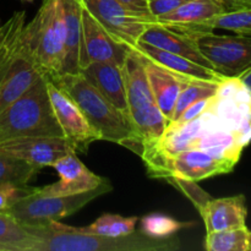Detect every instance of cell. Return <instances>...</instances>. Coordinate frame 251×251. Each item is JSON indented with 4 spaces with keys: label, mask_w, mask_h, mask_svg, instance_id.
<instances>
[{
    "label": "cell",
    "mask_w": 251,
    "mask_h": 251,
    "mask_svg": "<svg viewBox=\"0 0 251 251\" xmlns=\"http://www.w3.org/2000/svg\"><path fill=\"white\" fill-rule=\"evenodd\" d=\"M21 136H63L43 75L25 95L0 112V142Z\"/></svg>",
    "instance_id": "cell-4"
},
{
    "label": "cell",
    "mask_w": 251,
    "mask_h": 251,
    "mask_svg": "<svg viewBox=\"0 0 251 251\" xmlns=\"http://www.w3.org/2000/svg\"><path fill=\"white\" fill-rule=\"evenodd\" d=\"M234 164L215 158L201 150H186L164 158L149 173L152 178H178L198 181L227 174L234 169Z\"/></svg>",
    "instance_id": "cell-9"
},
{
    "label": "cell",
    "mask_w": 251,
    "mask_h": 251,
    "mask_svg": "<svg viewBox=\"0 0 251 251\" xmlns=\"http://www.w3.org/2000/svg\"><path fill=\"white\" fill-rule=\"evenodd\" d=\"M130 50L136 53L140 58L145 60L152 61L176 75L184 76V77L190 78H200V80L208 81H217L222 82L226 80L225 76L220 75L215 70L206 66L196 64L184 56L176 55V54L169 53V51L163 50V49L156 48L153 46H150L147 43L137 42Z\"/></svg>",
    "instance_id": "cell-17"
},
{
    "label": "cell",
    "mask_w": 251,
    "mask_h": 251,
    "mask_svg": "<svg viewBox=\"0 0 251 251\" xmlns=\"http://www.w3.org/2000/svg\"><path fill=\"white\" fill-rule=\"evenodd\" d=\"M225 11L222 0H189L169 14L157 17V22L198 38L199 26Z\"/></svg>",
    "instance_id": "cell-14"
},
{
    "label": "cell",
    "mask_w": 251,
    "mask_h": 251,
    "mask_svg": "<svg viewBox=\"0 0 251 251\" xmlns=\"http://www.w3.org/2000/svg\"><path fill=\"white\" fill-rule=\"evenodd\" d=\"M22 1H28V2H31V1H33V0H22Z\"/></svg>",
    "instance_id": "cell-35"
},
{
    "label": "cell",
    "mask_w": 251,
    "mask_h": 251,
    "mask_svg": "<svg viewBox=\"0 0 251 251\" xmlns=\"http://www.w3.org/2000/svg\"><path fill=\"white\" fill-rule=\"evenodd\" d=\"M118 1L135 12L142 15H151L149 10V0H118Z\"/></svg>",
    "instance_id": "cell-31"
},
{
    "label": "cell",
    "mask_w": 251,
    "mask_h": 251,
    "mask_svg": "<svg viewBox=\"0 0 251 251\" xmlns=\"http://www.w3.org/2000/svg\"><path fill=\"white\" fill-rule=\"evenodd\" d=\"M43 75L36 55L33 24L24 22L10 34L0 53V112Z\"/></svg>",
    "instance_id": "cell-3"
},
{
    "label": "cell",
    "mask_w": 251,
    "mask_h": 251,
    "mask_svg": "<svg viewBox=\"0 0 251 251\" xmlns=\"http://www.w3.org/2000/svg\"><path fill=\"white\" fill-rule=\"evenodd\" d=\"M27 227V226H26ZM37 237L34 251H176L180 249L176 237L152 238L132 232L123 237L91 234L82 228L71 227L59 221L39 227H27Z\"/></svg>",
    "instance_id": "cell-1"
},
{
    "label": "cell",
    "mask_w": 251,
    "mask_h": 251,
    "mask_svg": "<svg viewBox=\"0 0 251 251\" xmlns=\"http://www.w3.org/2000/svg\"><path fill=\"white\" fill-rule=\"evenodd\" d=\"M59 174V181L37 188L44 195H75L86 193L102 185L107 179L91 172L76 156L75 151L69 152L53 163Z\"/></svg>",
    "instance_id": "cell-13"
},
{
    "label": "cell",
    "mask_w": 251,
    "mask_h": 251,
    "mask_svg": "<svg viewBox=\"0 0 251 251\" xmlns=\"http://www.w3.org/2000/svg\"><path fill=\"white\" fill-rule=\"evenodd\" d=\"M81 2L109 36L127 49L139 42L149 25L157 22L154 16L132 11L118 0H81Z\"/></svg>",
    "instance_id": "cell-8"
},
{
    "label": "cell",
    "mask_w": 251,
    "mask_h": 251,
    "mask_svg": "<svg viewBox=\"0 0 251 251\" xmlns=\"http://www.w3.org/2000/svg\"><path fill=\"white\" fill-rule=\"evenodd\" d=\"M80 73L122 113L129 118L124 76L120 66L113 63H91Z\"/></svg>",
    "instance_id": "cell-19"
},
{
    "label": "cell",
    "mask_w": 251,
    "mask_h": 251,
    "mask_svg": "<svg viewBox=\"0 0 251 251\" xmlns=\"http://www.w3.org/2000/svg\"><path fill=\"white\" fill-rule=\"evenodd\" d=\"M207 251H251V230L247 226L206 234Z\"/></svg>",
    "instance_id": "cell-24"
},
{
    "label": "cell",
    "mask_w": 251,
    "mask_h": 251,
    "mask_svg": "<svg viewBox=\"0 0 251 251\" xmlns=\"http://www.w3.org/2000/svg\"><path fill=\"white\" fill-rule=\"evenodd\" d=\"M48 78L73 98L100 140L114 142L139 156L141 154L142 144L129 118L113 105L82 74L66 73Z\"/></svg>",
    "instance_id": "cell-2"
},
{
    "label": "cell",
    "mask_w": 251,
    "mask_h": 251,
    "mask_svg": "<svg viewBox=\"0 0 251 251\" xmlns=\"http://www.w3.org/2000/svg\"><path fill=\"white\" fill-rule=\"evenodd\" d=\"M112 189L108 179L93 190L75 195H44L33 188L28 195L15 201L6 212L24 226L39 227L74 215L92 200L112 191Z\"/></svg>",
    "instance_id": "cell-5"
},
{
    "label": "cell",
    "mask_w": 251,
    "mask_h": 251,
    "mask_svg": "<svg viewBox=\"0 0 251 251\" xmlns=\"http://www.w3.org/2000/svg\"><path fill=\"white\" fill-rule=\"evenodd\" d=\"M139 218L137 217H123L119 215L104 213L98 217L92 225L82 227V230L91 234L107 235V237H123L135 232Z\"/></svg>",
    "instance_id": "cell-27"
},
{
    "label": "cell",
    "mask_w": 251,
    "mask_h": 251,
    "mask_svg": "<svg viewBox=\"0 0 251 251\" xmlns=\"http://www.w3.org/2000/svg\"><path fill=\"white\" fill-rule=\"evenodd\" d=\"M222 82L200 80V78H188V81L184 85L183 90H181L180 95H179L178 100H176V108H174V113L171 122L178 119L183 114L184 110L188 107H190L191 104H194V103L199 102L201 100L213 97L218 92Z\"/></svg>",
    "instance_id": "cell-25"
},
{
    "label": "cell",
    "mask_w": 251,
    "mask_h": 251,
    "mask_svg": "<svg viewBox=\"0 0 251 251\" xmlns=\"http://www.w3.org/2000/svg\"><path fill=\"white\" fill-rule=\"evenodd\" d=\"M199 49L211 68L226 78H239L251 70V37L213 32L196 38Z\"/></svg>",
    "instance_id": "cell-6"
},
{
    "label": "cell",
    "mask_w": 251,
    "mask_h": 251,
    "mask_svg": "<svg viewBox=\"0 0 251 251\" xmlns=\"http://www.w3.org/2000/svg\"><path fill=\"white\" fill-rule=\"evenodd\" d=\"M139 42L147 43L156 48L169 51V53L176 54V55L184 56L194 63L212 69L210 63L206 60V58L199 49L198 44H196V38L158 24V22L149 25L140 36Z\"/></svg>",
    "instance_id": "cell-15"
},
{
    "label": "cell",
    "mask_w": 251,
    "mask_h": 251,
    "mask_svg": "<svg viewBox=\"0 0 251 251\" xmlns=\"http://www.w3.org/2000/svg\"><path fill=\"white\" fill-rule=\"evenodd\" d=\"M122 70L124 76L125 91H126L127 107H129L127 115L156 105L150 87L149 77L145 70L144 60L130 49L125 56Z\"/></svg>",
    "instance_id": "cell-20"
},
{
    "label": "cell",
    "mask_w": 251,
    "mask_h": 251,
    "mask_svg": "<svg viewBox=\"0 0 251 251\" xmlns=\"http://www.w3.org/2000/svg\"><path fill=\"white\" fill-rule=\"evenodd\" d=\"M24 22H26V12H25V11H19V16H17V20H16V22H15L14 27H12V28H11V31H10V33L7 34V36H6V38H5L4 41H2L1 43H0V53H1V49H2V47H4L5 42H6V39L9 38V36H10V34H11L12 32H14V29L16 28L17 26H20V25H21V24H24Z\"/></svg>",
    "instance_id": "cell-33"
},
{
    "label": "cell",
    "mask_w": 251,
    "mask_h": 251,
    "mask_svg": "<svg viewBox=\"0 0 251 251\" xmlns=\"http://www.w3.org/2000/svg\"><path fill=\"white\" fill-rule=\"evenodd\" d=\"M215 29H227L235 34L251 37V9L229 10L199 26V34L213 32Z\"/></svg>",
    "instance_id": "cell-23"
},
{
    "label": "cell",
    "mask_w": 251,
    "mask_h": 251,
    "mask_svg": "<svg viewBox=\"0 0 251 251\" xmlns=\"http://www.w3.org/2000/svg\"><path fill=\"white\" fill-rule=\"evenodd\" d=\"M34 29L36 55L47 77H55L64 73L65 46L55 0H43L31 20Z\"/></svg>",
    "instance_id": "cell-7"
},
{
    "label": "cell",
    "mask_w": 251,
    "mask_h": 251,
    "mask_svg": "<svg viewBox=\"0 0 251 251\" xmlns=\"http://www.w3.org/2000/svg\"><path fill=\"white\" fill-rule=\"evenodd\" d=\"M247 201L244 195L208 199L200 208L206 232H220L247 226Z\"/></svg>",
    "instance_id": "cell-16"
},
{
    "label": "cell",
    "mask_w": 251,
    "mask_h": 251,
    "mask_svg": "<svg viewBox=\"0 0 251 251\" xmlns=\"http://www.w3.org/2000/svg\"><path fill=\"white\" fill-rule=\"evenodd\" d=\"M33 190L32 186L5 185L0 188V211H7L10 206L19 199L28 195Z\"/></svg>",
    "instance_id": "cell-29"
},
{
    "label": "cell",
    "mask_w": 251,
    "mask_h": 251,
    "mask_svg": "<svg viewBox=\"0 0 251 251\" xmlns=\"http://www.w3.org/2000/svg\"><path fill=\"white\" fill-rule=\"evenodd\" d=\"M74 151L63 136H21L0 142V152L16 157L41 171Z\"/></svg>",
    "instance_id": "cell-12"
},
{
    "label": "cell",
    "mask_w": 251,
    "mask_h": 251,
    "mask_svg": "<svg viewBox=\"0 0 251 251\" xmlns=\"http://www.w3.org/2000/svg\"><path fill=\"white\" fill-rule=\"evenodd\" d=\"M37 237L6 211H0V251H34Z\"/></svg>",
    "instance_id": "cell-22"
},
{
    "label": "cell",
    "mask_w": 251,
    "mask_h": 251,
    "mask_svg": "<svg viewBox=\"0 0 251 251\" xmlns=\"http://www.w3.org/2000/svg\"><path fill=\"white\" fill-rule=\"evenodd\" d=\"M141 232L152 238H168L176 235L186 223H181L169 216L151 213L141 218Z\"/></svg>",
    "instance_id": "cell-28"
},
{
    "label": "cell",
    "mask_w": 251,
    "mask_h": 251,
    "mask_svg": "<svg viewBox=\"0 0 251 251\" xmlns=\"http://www.w3.org/2000/svg\"><path fill=\"white\" fill-rule=\"evenodd\" d=\"M222 1L226 6V11L251 9V0H222Z\"/></svg>",
    "instance_id": "cell-32"
},
{
    "label": "cell",
    "mask_w": 251,
    "mask_h": 251,
    "mask_svg": "<svg viewBox=\"0 0 251 251\" xmlns=\"http://www.w3.org/2000/svg\"><path fill=\"white\" fill-rule=\"evenodd\" d=\"M239 80L242 81L243 85L245 86V87L249 90V92L251 93V70L248 71V73H245L244 75H242L239 77Z\"/></svg>",
    "instance_id": "cell-34"
},
{
    "label": "cell",
    "mask_w": 251,
    "mask_h": 251,
    "mask_svg": "<svg viewBox=\"0 0 251 251\" xmlns=\"http://www.w3.org/2000/svg\"><path fill=\"white\" fill-rule=\"evenodd\" d=\"M129 49L115 42L102 25L82 6L80 70L91 63H113L122 68Z\"/></svg>",
    "instance_id": "cell-11"
},
{
    "label": "cell",
    "mask_w": 251,
    "mask_h": 251,
    "mask_svg": "<svg viewBox=\"0 0 251 251\" xmlns=\"http://www.w3.org/2000/svg\"><path fill=\"white\" fill-rule=\"evenodd\" d=\"M56 11L60 19L65 46L63 74L80 73L81 48V0H55Z\"/></svg>",
    "instance_id": "cell-18"
},
{
    "label": "cell",
    "mask_w": 251,
    "mask_h": 251,
    "mask_svg": "<svg viewBox=\"0 0 251 251\" xmlns=\"http://www.w3.org/2000/svg\"><path fill=\"white\" fill-rule=\"evenodd\" d=\"M142 59V58H141ZM145 70L149 77L150 87L153 95L154 102L164 115L172 120L174 108L184 85L190 77L176 75L152 61L145 60Z\"/></svg>",
    "instance_id": "cell-21"
},
{
    "label": "cell",
    "mask_w": 251,
    "mask_h": 251,
    "mask_svg": "<svg viewBox=\"0 0 251 251\" xmlns=\"http://www.w3.org/2000/svg\"><path fill=\"white\" fill-rule=\"evenodd\" d=\"M47 88L54 115L58 120L64 137L68 140L74 151L87 153L90 145L100 140L98 134L91 126L73 98L58 86L54 85L48 77Z\"/></svg>",
    "instance_id": "cell-10"
},
{
    "label": "cell",
    "mask_w": 251,
    "mask_h": 251,
    "mask_svg": "<svg viewBox=\"0 0 251 251\" xmlns=\"http://www.w3.org/2000/svg\"><path fill=\"white\" fill-rule=\"evenodd\" d=\"M189 0H149V10L152 16L157 17L169 14Z\"/></svg>",
    "instance_id": "cell-30"
},
{
    "label": "cell",
    "mask_w": 251,
    "mask_h": 251,
    "mask_svg": "<svg viewBox=\"0 0 251 251\" xmlns=\"http://www.w3.org/2000/svg\"><path fill=\"white\" fill-rule=\"evenodd\" d=\"M39 169L16 157L0 152V188L5 185L26 186Z\"/></svg>",
    "instance_id": "cell-26"
}]
</instances>
